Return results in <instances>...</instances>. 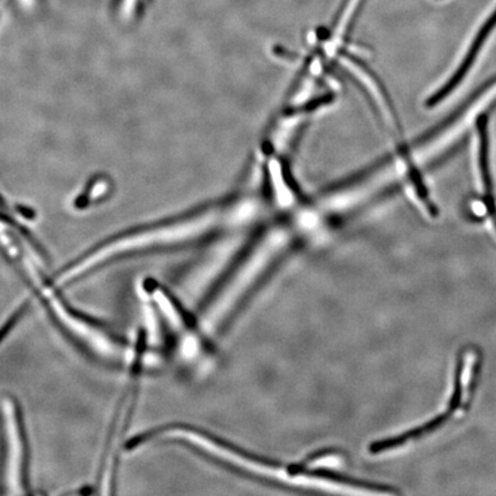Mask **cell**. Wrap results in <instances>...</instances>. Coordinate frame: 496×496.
I'll use <instances>...</instances> for the list:
<instances>
[{
  "instance_id": "6da1fadb",
  "label": "cell",
  "mask_w": 496,
  "mask_h": 496,
  "mask_svg": "<svg viewBox=\"0 0 496 496\" xmlns=\"http://www.w3.org/2000/svg\"><path fill=\"white\" fill-rule=\"evenodd\" d=\"M52 323L70 343L93 361L108 367H119L124 361L129 345L102 320L78 311L61 293L52 279H44L41 272L31 268L22 271Z\"/></svg>"
},
{
  "instance_id": "7a4b0ae2",
  "label": "cell",
  "mask_w": 496,
  "mask_h": 496,
  "mask_svg": "<svg viewBox=\"0 0 496 496\" xmlns=\"http://www.w3.org/2000/svg\"><path fill=\"white\" fill-rule=\"evenodd\" d=\"M4 421L7 436L4 443L9 445V456L4 458L7 460V477L9 484L16 488V493H31V447L28 439L26 425L21 406L14 395L11 393L3 394Z\"/></svg>"
},
{
  "instance_id": "3957f363",
  "label": "cell",
  "mask_w": 496,
  "mask_h": 496,
  "mask_svg": "<svg viewBox=\"0 0 496 496\" xmlns=\"http://www.w3.org/2000/svg\"><path fill=\"white\" fill-rule=\"evenodd\" d=\"M479 130H480V169L484 180L485 191L487 201L493 199V185H492V178H490V162H488V132L487 120L485 117H480L479 120Z\"/></svg>"
},
{
  "instance_id": "277c9868",
  "label": "cell",
  "mask_w": 496,
  "mask_h": 496,
  "mask_svg": "<svg viewBox=\"0 0 496 496\" xmlns=\"http://www.w3.org/2000/svg\"><path fill=\"white\" fill-rule=\"evenodd\" d=\"M490 214H492V215H493L494 221H495V225H496V210H494L493 212H490Z\"/></svg>"
}]
</instances>
